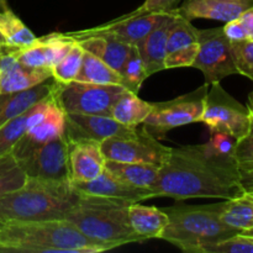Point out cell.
Instances as JSON below:
<instances>
[{
	"label": "cell",
	"mask_w": 253,
	"mask_h": 253,
	"mask_svg": "<svg viewBox=\"0 0 253 253\" xmlns=\"http://www.w3.org/2000/svg\"><path fill=\"white\" fill-rule=\"evenodd\" d=\"M222 203L209 205H173L163 208L168 226L162 240L188 253H202L208 245L236 235L220 217Z\"/></svg>",
	"instance_id": "obj_5"
},
{
	"label": "cell",
	"mask_w": 253,
	"mask_h": 253,
	"mask_svg": "<svg viewBox=\"0 0 253 253\" xmlns=\"http://www.w3.org/2000/svg\"><path fill=\"white\" fill-rule=\"evenodd\" d=\"M52 98H53V90L48 96L37 101L31 108L7 121L4 126L0 127V157L11 152L14 146L26 132L27 128L36 124L44 115L47 108L51 104Z\"/></svg>",
	"instance_id": "obj_22"
},
{
	"label": "cell",
	"mask_w": 253,
	"mask_h": 253,
	"mask_svg": "<svg viewBox=\"0 0 253 253\" xmlns=\"http://www.w3.org/2000/svg\"><path fill=\"white\" fill-rule=\"evenodd\" d=\"M123 85L93 84L73 81L58 83L54 81V95L64 113L84 115H109L113 104L125 91Z\"/></svg>",
	"instance_id": "obj_7"
},
{
	"label": "cell",
	"mask_w": 253,
	"mask_h": 253,
	"mask_svg": "<svg viewBox=\"0 0 253 253\" xmlns=\"http://www.w3.org/2000/svg\"><path fill=\"white\" fill-rule=\"evenodd\" d=\"M127 211L128 221L135 234L142 237L145 241L151 239H162L163 232L169 222L168 215L163 209L147 207L136 202L128 205Z\"/></svg>",
	"instance_id": "obj_24"
},
{
	"label": "cell",
	"mask_w": 253,
	"mask_h": 253,
	"mask_svg": "<svg viewBox=\"0 0 253 253\" xmlns=\"http://www.w3.org/2000/svg\"><path fill=\"white\" fill-rule=\"evenodd\" d=\"M209 84L172 100L152 103V110L143 121L142 128L157 140L165 138L168 131L193 123H200Z\"/></svg>",
	"instance_id": "obj_6"
},
{
	"label": "cell",
	"mask_w": 253,
	"mask_h": 253,
	"mask_svg": "<svg viewBox=\"0 0 253 253\" xmlns=\"http://www.w3.org/2000/svg\"><path fill=\"white\" fill-rule=\"evenodd\" d=\"M53 86L54 79L49 78L48 81L26 90L0 94V127L31 108L37 101L48 96L53 90Z\"/></svg>",
	"instance_id": "obj_23"
},
{
	"label": "cell",
	"mask_w": 253,
	"mask_h": 253,
	"mask_svg": "<svg viewBox=\"0 0 253 253\" xmlns=\"http://www.w3.org/2000/svg\"><path fill=\"white\" fill-rule=\"evenodd\" d=\"M16 161L21 166L27 178L71 180L68 143L64 136L39 146Z\"/></svg>",
	"instance_id": "obj_11"
},
{
	"label": "cell",
	"mask_w": 253,
	"mask_h": 253,
	"mask_svg": "<svg viewBox=\"0 0 253 253\" xmlns=\"http://www.w3.org/2000/svg\"><path fill=\"white\" fill-rule=\"evenodd\" d=\"M172 11L173 10L166 12H145V14H135L131 11L130 14L124 15L108 24L81 30V32L106 35L130 46H136L137 42L147 36L155 27L162 24L172 14Z\"/></svg>",
	"instance_id": "obj_12"
},
{
	"label": "cell",
	"mask_w": 253,
	"mask_h": 253,
	"mask_svg": "<svg viewBox=\"0 0 253 253\" xmlns=\"http://www.w3.org/2000/svg\"><path fill=\"white\" fill-rule=\"evenodd\" d=\"M237 19H239L240 24L244 29L246 40L253 41V5L247 7L245 11H242Z\"/></svg>",
	"instance_id": "obj_39"
},
{
	"label": "cell",
	"mask_w": 253,
	"mask_h": 253,
	"mask_svg": "<svg viewBox=\"0 0 253 253\" xmlns=\"http://www.w3.org/2000/svg\"><path fill=\"white\" fill-rule=\"evenodd\" d=\"M71 182H86L105 170L106 158L101 142L88 138L67 140Z\"/></svg>",
	"instance_id": "obj_16"
},
{
	"label": "cell",
	"mask_w": 253,
	"mask_h": 253,
	"mask_svg": "<svg viewBox=\"0 0 253 253\" xmlns=\"http://www.w3.org/2000/svg\"><path fill=\"white\" fill-rule=\"evenodd\" d=\"M220 217L227 226L239 232L253 230V193L244 190L241 194L222 202Z\"/></svg>",
	"instance_id": "obj_27"
},
{
	"label": "cell",
	"mask_w": 253,
	"mask_h": 253,
	"mask_svg": "<svg viewBox=\"0 0 253 253\" xmlns=\"http://www.w3.org/2000/svg\"><path fill=\"white\" fill-rule=\"evenodd\" d=\"M152 110V103L142 100L136 93L126 89L113 104L110 116L127 127L135 128L142 125Z\"/></svg>",
	"instance_id": "obj_26"
},
{
	"label": "cell",
	"mask_w": 253,
	"mask_h": 253,
	"mask_svg": "<svg viewBox=\"0 0 253 253\" xmlns=\"http://www.w3.org/2000/svg\"><path fill=\"white\" fill-rule=\"evenodd\" d=\"M101 247L68 220L10 221L0 229V253H99Z\"/></svg>",
	"instance_id": "obj_3"
},
{
	"label": "cell",
	"mask_w": 253,
	"mask_h": 253,
	"mask_svg": "<svg viewBox=\"0 0 253 253\" xmlns=\"http://www.w3.org/2000/svg\"><path fill=\"white\" fill-rule=\"evenodd\" d=\"M202 253H253V240L237 232L227 239L208 245Z\"/></svg>",
	"instance_id": "obj_34"
},
{
	"label": "cell",
	"mask_w": 253,
	"mask_h": 253,
	"mask_svg": "<svg viewBox=\"0 0 253 253\" xmlns=\"http://www.w3.org/2000/svg\"><path fill=\"white\" fill-rule=\"evenodd\" d=\"M234 160L240 173L253 172V124L251 130L236 141Z\"/></svg>",
	"instance_id": "obj_35"
},
{
	"label": "cell",
	"mask_w": 253,
	"mask_h": 253,
	"mask_svg": "<svg viewBox=\"0 0 253 253\" xmlns=\"http://www.w3.org/2000/svg\"><path fill=\"white\" fill-rule=\"evenodd\" d=\"M177 17L178 12L174 9L162 24L155 27L147 36L143 37L136 44L148 77L166 69L165 59L167 53V41Z\"/></svg>",
	"instance_id": "obj_20"
},
{
	"label": "cell",
	"mask_w": 253,
	"mask_h": 253,
	"mask_svg": "<svg viewBox=\"0 0 253 253\" xmlns=\"http://www.w3.org/2000/svg\"><path fill=\"white\" fill-rule=\"evenodd\" d=\"M137 127L131 128L123 125L109 115H84L66 113L64 138L79 140L88 138L103 142L113 136L130 135Z\"/></svg>",
	"instance_id": "obj_14"
},
{
	"label": "cell",
	"mask_w": 253,
	"mask_h": 253,
	"mask_svg": "<svg viewBox=\"0 0 253 253\" xmlns=\"http://www.w3.org/2000/svg\"><path fill=\"white\" fill-rule=\"evenodd\" d=\"M192 67L202 71L205 83L209 85L237 74L231 53V42L222 27L199 30V51Z\"/></svg>",
	"instance_id": "obj_10"
},
{
	"label": "cell",
	"mask_w": 253,
	"mask_h": 253,
	"mask_svg": "<svg viewBox=\"0 0 253 253\" xmlns=\"http://www.w3.org/2000/svg\"><path fill=\"white\" fill-rule=\"evenodd\" d=\"M250 192H252V193H253V189H250Z\"/></svg>",
	"instance_id": "obj_46"
},
{
	"label": "cell",
	"mask_w": 253,
	"mask_h": 253,
	"mask_svg": "<svg viewBox=\"0 0 253 253\" xmlns=\"http://www.w3.org/2000/svg\"><path fill=\"white\" fill-rule=\"evenodd\" d=\"M76 81L101 84V85H106V84L123 85V78L118 71L113 69L100 58L86 51H84L83 53L82 66Z\"/></svg>",
	"instance_id": "obj_28"
},
{
	"label": "cell",
	"mask_w": 253,
	"mask_h": 253,
	"mask_svg": "<svg viewBox=\"0 0 253 253\" xmlns=\"http://www.w3.org/2000/svg\"><path fill=\"white\" fill-rule=\"evenodd\" d=\"M79 199L71 180L27 178L21 188L0 198V221L67 220Z\"/></svg>",
	"instance_id": "obj_2"
},
{
	"label": "cell",
	"mask_w": 253,
	"mask_h": 253,
	"mask_svg": "<svg viewBox=\"0 0 253 253\" xmlns=\"http://www.w3.org/2000/svg\"><path fill=\"white\" fill-rule=\"evenodd\" d=\"M7 9H9L7 0H0V11H5V10Z\"/></svg>",
	"instance_id": "obj_41"
},
{
	"label": "cell",
	"mask_w": 253,
	"mask_h": 253,
	"mask_svg": "<svg viewBox=\"0 0 253 253\" xmlns=\"http://www.w3.org/2000/svg\"><path fill=\"white\" fill-rule=\"evenodd\" d=\"M161 167L147 163L119 162L106 160L105 170L125 184L135 188L152 189L160 177ZM152 192V190H151Z\"/></svg>",
	"instance_id": "obj_25"
},
{
	"label": "cell",
	"mask_w": 253,
	"mask_h": 253,
	"mask_svg": "<svg viewBox=\"0 0 253 253\" xmlns=\"http://www.w3.org/2000/svg\"><path fill=\"white\" fill-rule=\"evenodd\" d=\"M225 35H226L227 39L230 40V42H236V41H244L246 40L245 36V31L242 29L241 24H240L239 19H234L231 21L225 22V26H222Z\"/></svg>",
	"instance_id": "obj_38"
},
{
	"label": "cell",
	"mask_w": 253,
	"mask_h": 253,
	"mask_svg": "<svg viewBox=\"0 0 253 253\" xmlns=\"http://www.w3.org/2000/svg\"><path fill=\"white\" fill-rule=\"evenodd\" d=\"M49 78H52L51 68L24 66L15 58L14 47L6 44L0 52V94L26 90Z\"/></svg>",
	"instance_id": "obj_15"
},
{
	"label": "cell",
	"mask_w": 253,
	"mask_h": 253,
	"mask_svg": "<svg viewBox=\"0 0 253 253\" xmlns=\"http://www.w3.org/2000/svg\"><path fill=\"white\" fill-rule=\"evenodd\" d=\"M130 204L127 200L81 194V199L67 220L104 251L145 242L135 234L128 221Z\"/></svg>",
	"instance_id": "obj_4"
},
{
	"label": "cell",
	"mask_w": 253,
	"mask_h": 253,
	"mask_svg": "<svg viewBox=\"0 0 253 253\" xmlns=\"http://www.w3.org/2000/svg\"><path fill=\"white\" fill-rule=\"evenodd\" d=\"M249 110H250V115H251V120H252V124H253V98H251V96H250Z\"/></svg>",
	"instance_id": "obj_42"
},
{
	"label": "cell",
	"mask_w": 253,
	"mask_h": 253,
	"mask_svg": "<svg viewBox=\"0 0 253 253\" xmlns=\"http://www.w3.org/2000/svg\"><path fill=\"white\" fill-rule=\"evenodd\" d=\"M199 51V30L178 15L167 41L166 69L192 67Z\"/></svg>",
	"instance_id": "obj_17"
},
{
	"label": "cell",
	"mask_w": 253,
	"mask_h": 253,
	"mask_svg": "<svg viewBox=\"0 0 253 253\" xmlns=\"http://www.w3.org/2000/svg\"><path fill=\"white\" fill-rule=\"evenodd\" d=\"M67 35L78 42L84 51L100 58L118 72H120L132 47L114 37L101 34H83L81 31H73L67 32Z\"/></svg>",
	"instance_id": "obj_21"
},
{
	"label": "cell",
	"mask_w": 253,
	"mask_h": 253,
	"mask_svg": "<svg viewBox=\"0 0 253 253\" xmlns=\"http://www.w3.org/2000/svg\"><path fill=\"white\" fill-rule=\"evenodd\" d=\"M231 53L237 74L253 82V41L244 40L231 42Z\"/></svg>",
	"instance_id": "obj_33"
},
{
	"label": "cell",
	"mask_w": 253,
	"mask_h": 253,
	"mask_svg": "<svg viewBox=\"0 0 253 253\" xmlns=\"http://www.w3.org/2000/svg\"><path fill=\"white\" fill-rule=\"evenodd\" d=\"M200 123H204L210 132H226L236 141L244 137L252 126L249 108L230 95L220 82L212 83L208 90Z\"/></svg>",
	"instance_id": "obj_8"
},
{
	"label": "cell",
	"mask_w": 253,
	"mask_h": 253,
	"mask_svg": "<svg viewBox=\"0 0 253 253\" xmlns=\"http://www.w3.org/2000/svg\"><path fill=\"white\" fill-rule=\"evenodd\" d=\"M73 187L83 195L121 199L136 203L143 202L152 198L151 189L135 188L125 184L118 178L111 175L108 170H104L99 177L86 182H72Z\"/></svg>",
	"instance_id": "obj_19"
},
{
	"label": "cell",
	"mask_w": 253,
	"mask_h": 253,
	"mask_svg": "<svg viewBox=\"0 0 253 253\" xmlns=\"http://www.w3.org/2000/svg\"><path fill=\"white\" fill-rule=\"evenodd\" d=\"M64 125H66V113L57 103L53 91V98L44 115L36 124L27 128L26 132L14 146L11 153L16 160H19L39 146L44 145L56 138L63 137Z\"/></svg>",
	"instance_id": "obj_13"
},
{
	"label": "cell",
	"mask_w": 253,
	"mask_h": 253,
	"mask_svg": "<svg viewBox=\"0 0 253 253\" xmlns=\"http://www.w3.org/2000/svg\"><path fill=\"white\" fill-rule=\"evenodd\" d=\"M151 190L152 198L226 200L241 194L245 189L234 157L217 155L209 143H204L172 148Z\"/></svg>",
	"instance_id": "obj_1"
},
{
	"label": "cell",
	"mask_w": 253,
	"mask_h": 253,
	"mask_svg": "<svg viewBox=\"0 0 253 253\" xmlns=\"http://www.w3.org/2000/svg\"><path fill=\"white\" fill-rule=\"evenodd\" d=\"M242 235H245V236L250 237V239L253 240V230H250V231H245V232H241Z\"/></svg>",
	"instance_id": "obj_43"
},
{
	"label": "cell",
	"mask_w": 253,
	"mask_h": 253,
	"mask_svg": "<svg viewBox=\"0 0 253 253\" xmlns=\"http://www.w3.org/2000/svg\"><path fill=\"white\" fill-rule=\"evenodd\" d=\"M250 96H251V98H253V93L251 94V95H250Z\"/></svg>",
	"instance_id": "obj_45"
},
{
	"label": "cell",
	"mask_w": 253,
	"mask_h": 253,
	"mask_svg": "<svg viewBox=\"0 0 253 253\" xmlns=\"http://www.w3.org/2000/svg\"><path fill=\"white\" fill-rule=\"evenodd\" d=\"M253 5V0H185L175 11L184 19H209L227 22Z\"/></svg>",
	"instance_id": "obj_18"
},
{
	"label": "cell",
	"mask_w": 253,
	"mask_h": 253,
	"mask_svg": "<svg viewBox=\"0 0 253 253\" xmlns=\"http://www.w3.org/2000/svg\"><path fill=\"white\" fill-rule=\"evenodd\" d=\"M2 225H4V224H2V222L0 221V229H1V227H2Z\"/></svg>",
	"instance_id": "obj_44"
},
{
	"label": "cell",
	"mask_w": 253,
	"mask_h": 253,
	"mask_svg": "<svg viewBox=\"0 0 253 253\" xmlns=\"http://www.w3.org/2000/svg\"><path fill=\"white\" fill-rule=\"evenodd\" d=\"M0 36L7 46L14 48H24L37 40L34 32L10 9L0 11Z\"/></svg>",
	"instance_id": "obj_29"
},
{
	"label": "cell",
	"mask_w": 253,
	"mask_h": 253,
	"mask_svg": "<svg viewBox=\"0 0 253 253\" xmlns=\"http://www.w3.org/2000/svg\"><path fill=\"white\" fill-rule=\"evenodd\" d=\"M119 73L123 78L124 88L132 91V93L138 94L141 85L148 78V76L147 72H146L145 64H143L142 58H141L136 46L131 47L130 54L126 58L125 63L123 64Z\"/></svg>",
	"instance_id": "obj_30"
},
{
	"label": "cell",
	"mask_w": 253,
	"mask_h": 253,
	"mask_svg": "<svg viewBox=\"0 0 253 253\" xmlns=\"http://www.w3.org/2000/svg\"><path fill=\"white\" fill-rule=\"evenodd\" d=\"M26 179L27 175L11 152L0 157V198L21 188Z\"/></svg>",
	"instance_id": "obj_32"
},
{
	"label": "cell",
	"mask_w": 253,
	"mask_h": 253,
	"mask_svg": "<svg viewBox=\"0 0 253 253\" xmlns=\"http://www.w3.org/2000/svg\"><path fill=\"white\" fill-rule=\"evenodd\" d=\"M101 150L106 160L162 167L172 148L162 145L143 128H136L130 135L113 136L104 140Z\"/></svg>",
	"instance_id": "obj_9"
},
{
	"label": "cell",
	"mask_w": 253,
	"mask_h": 253,
	"mask_svg": "<svg viewBox=\"0 0 253 253\" xmlns=\"http://www.w3.org/2000/svg\"><path fill=\"white\" fill-rule=\"evenodd\" d=\"M209 146L215 153L220 156H226V157H234V150L235 145H236V140L232 136H230L226 132H220V131H215L211 132L209 140Z\"/></svg>",
	"instance_id": "obj_36"
},
{
	"label": "cell",
	"mask_w": 253,
	"mask_h": 253,
	"mask_svg": "<svg viewBox=\"0 0 253 253\" xmlns=\"http://www.w3.org/2000/svg\"><path fill=\"white\" fill-rule=\"evenodd\" d=\"M241 174V184L245 190L253 189V172L240 173Z\"/></svg>",
	"instance_id": "obj_40"
},
{
	"label": "cell",
	"mask_w": 253,
	"mask_h": 253,
	"mask_svg": "<svg viewBox=\"0 0 253 253\" xmlns=\"http://www.w3.org/2000/svg\"><path fill=\"white\" fill-rule=\"evenodd\" d=\"M84 49L78 42H74L68 52L51 68L52 78L58 83H69L76 81L82 66Z\"/></svg>",
	"instance_id": "obj_31"
},
{
	"label": "cell",
	"mask_w": 253,
	"mask_h": 253,
	"mask_svg": "<svg viewBox=\"0 0 253 253\" xmlns=\"http://www.w3.org/2000/svg\"><path fill=\"white\" fill-rule=\"evenodd\" d=\"M180 0H145L141 6L133 10L135 14H145V12H166L174 10Z\"/></svg>",
	"instance_id": "obj_37"
}]
</instances>
